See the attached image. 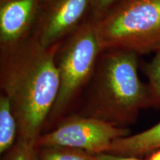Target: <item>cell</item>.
<instances>
[{
	"label": "cell",
	"mask_w": 160,
	"mask_h": 160,
	"mask_svg": "<svg viewBox=\"0 0 160 160\" xmlns=\"http://www.w3.org/2000/svg\"><path fill=\"white\" fill-rule=\"evenodd\" d=\"M127 128L81 114L62 119L53 131L40 135L36 147H64L79 149L95 155L108 153L112 143L129 136Z\"/></svg>",
	"instance_id": "5b68a950"
},
{
	"label": "cell",
	"mask_w": 160,
	"mask_h": 160,
	"mask_svg": "<svg viewBox=\"0 0 160 160\" xmlns=\"http://www.w3.org/2000/svg\"><path fill=\"white\" fill-rule=\"evenodd\" d=\"M117 1V0H92L91 11L88 19L97 22Z\"/></svg>",
	"instance_id": "4fadbf2b"
},
{
	"label": "cell",
	"mask_w": 160,
	"mask_h": 160,
	"mask_svg": "<svg viewBox=\"0 0 160 160\" xmlns=\"http://www.w3.org/2000/svg\"><path fill=\"white\" fill-rule=\"evenodd\" d=\"M99 160H139L137 157H121L110 153H102L98 155Z\"/></svg>",
	"instance_id": "5bb4252c"
},
{
	"label": "cell",
	"mask_w": 160,
	"mask_h": 160,
	"mask_svg": "<svg viewBox=\"0 0 160 160\" xmlns=\"http://www.w3.org/2000/svg\"><path fill=\"white\" fill-rule=\"evenodd\" d=\"M17 135L18 125L11 102L7 96L0 95V151H8L13 146Z\"/></svg>",
	"instance_id": "9c48e42d"
},
{
	"label": "cell",
	"mask_w": 160,
	"mask_h": 160,
	"mask_svg": "<svg viewBox=\"0 0 160 160\" xmlns=\"http://www.w3.org/2000/svg\"><path fill=\"white\" fill-rule=\"evenodd\" d=\"M43 148L41 160H99L98 155L79 149L64 147Z\"/></svg>",
	"instance_id": "8fae6325"
},
{
	"label": "cell",
	"mask_w": 160,
	"mask_h": 160,
	"mask_svg": "<svg viewBox=\"0 0 160 160\" xmlns=\"http://www.w3.org/2000/svg\"><path fill=\"white\" fill-rule=\"evenodd\" d=\"M138 57L124 50L102 52L80 114L126 128L142 109L151 107L148 85L138 75Z\"/></svg>",
	"instance_id": "7a4b0ae2"
},
{
	"label": "cell",
	"mask_w": 160,
	"mask_h": 160,
	"mask_svg": "<svg viewBox=\"0 0 160 160\" xmlns=\"http://www.w3.org/2000/svg\"><path fill=\"white\" fill-rule=\"evenodd\" d=\"M36 146L17 141L15 147L10 152L7 160H37Z\"/></svg>",
	"instance_id": "7c38bea8"
},
{
	"label": "cell",
	"mask_w": 160,
	"mask_h": 160,
	"mask_svg": "<svg viewBox=\"0 0 160 160\" xmlns=\"http://www.w3.org/2000/svg\"><path fill=\"white\" fill-rule=\"evenodd\" d=\"M92 0H42L32 37L46 48L58 46L89 19Z\"/></svg>",
	"instance_id": "8992f818"
},
{
	"label": "cell",
	"mask_w": 160,
	"mask_h": 160,
	"mask_svg": "<svg viewBox=\"0 0 160 160\" xmlns=\"http://www.w3.org/2000/svg\"><path fill=\"white\" fill-rule=\"evenodd\" d=\"M149 160H160V149L151 153Z\"/></svg>",
	"instance_id": "9a60e30c"
},
{
	"label": "cell",
	"mask_w": 160,
	"mask_h": 160,
	"mask_svg": "<svg viewBox=\"0 0 160 160\" xmlns=\"http://www.w3.org/2000/svg\"><path fill=\"white\" fill-rule=\"evenodd\" d=\"M42 0H0V50L10 49L32 36Z\"/></svg>",
	"instance_id": "52a82bcc"
},
{
	"label": "cell",
	"mask_w": 160,
	"mask_h": 160,
	"mask_svg": "<svg viewBox=\"0 0 160 160\" xmlns=\"http://www.w3.org/2000/svg\"><path fill=\"white\" fill-rule=\"evenodd\" d=\"M102 51L96 22L91 19L59 44L55 54L59 93L46 123L59 122L72 104L86 91Z\"/></svg>",
	"instance_id": "277c9868"
},
{
	"label": "cell",
	"mask_w": 160,
	"mask_h": 160,
	"mask_svg": "<svg viewBox=\"0 0 160 160\" xmlns=\"http://www.w3.org/2000/svg\"><path fill=\"white\" fill-rule=\"evenodd\" d=\"M148 80V85L151 99V107L160 108V49L155 52V55L143 68Z\"/></svg>",
	"instance_id": "30bf717a"
},
{
	"label": "cell",
	"mask_w": 160,
	"mask_h": 160,
	"mask_svg": "<svg viewBox=\"0 0 160 160\" xmlns=\"http://www.w3.org/2000/svg\"><path fill=\"white\" fill-rule=\"evenodd\" d=\"M159 149L160 122L141 133L115 140L106 153L137 158Z\"/></svg>",
	"instance_id": "ba28073f"
},
{
	"label": "cell",
	"mask_w": 160,
	"mask_h": 160,
	"mask_svg": "<svg viewBox=\"0 0 160 160\" xmlns=\"http://www.w3.org/2000/svg\"><path fill=\"white\" fill-rule=\"evenodd\" d=\"M103 51L160 49V0H117L96 22Z\"/></svg>",
	"instance_id": "3957f363"
},
{
	"label": "cell",
	"mask_w": 160,
	"mask_h": 160,
	"mask_svg": "<svg viewBox=\"0 0 160 160\" xmlns=\"http://www.w3.org/2000/svg\"><path fill=\"white\" fill-rule=\"evenodd\" d=\"M59 45L46 48L31 36L14 48L0 50V87L17 119L18 141L36 146L54 105Z\"/></svg>",
	"instance_id": "6da1fadb"
}]
</instances>
